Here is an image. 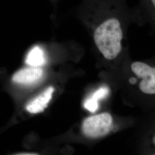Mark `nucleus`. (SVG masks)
<instances>
[{
    "mask_svg": "<svg viewBox=\"0 0 155 155\" xmlns=\"http://www.w3.org/2000/svg\"><path fill=\"white\" fill-rule=\"evenodd\" d=\"M17 155H38L37 153H18Z\"/></svg>",
    "mask_w": 155,
    "mask_h": 155,
    "instance_id": "obj_10",
    "label": "nucleus"
},
{
    "mask_svg": "<svg viewBox=\"0 0 155 155\" xmlns=\"http://www.w3.org/2000/svg\"><path fill=\"white\" fill-rule=\"evenodd\" d=\"M45 62V52L39 46H35L30 50L25 59L26 64L31 67L42 66Z\"/></svg>",
    "mask_w": 155,
    "mask_h": 155,
    "instance_id": "obj_9",
    "label": "nucleus"
},
{
    "mask_svg": "<svg viewBox=\"0 0 155 155\" xmlns=\"http://www.w3.org/2000/svg\"><path fill=\"white\" fill-rule=\"evenodd\" d=\"M110 92V88L107 86L100 87L85 100L84 102V108L91 113L95 112L99 108L98 101L106 98Z\"/></svg>",
    "mask_w": 155,
    "mask_h": 155,
    "instance_id": "obj_8",
    "label": "nucleus"
},
{
    "mask_svg": "<svg viewBox=\"0 0 155 155\" xmlns=\"http://www.w3.org/2000/svg\"><path fill=\"white\" fill-rule=\"evenodd\" d=\"M136 148L142 155H155V109L147 112L141 120H137Z\"/></svg>",
    "mask_w": 155,
    "mask_h": 155,
    "instance_id": "obj_4",
    "label": "nucleus"
},
{
    "mask_svg": "<svg viewBox=\"0 0 155 155\" xmlns=\"http://www.w3.org/2000/svg\"><path fill=\"white\" fill-rule=\"evenodd\" d=\"M114 71L117 87L127 105L149 112L155 109V56L134 60L127 56Z\"/></svg>",
    "mask_w": 155,
    "mask_h": 155,
    "instance_id": "obj_2",
    "label": "nucleus"
},
{
    "mask_svg": "<svg viewBox=\"0 0 155 155\" xmlns=\"http://www.w3.org/2000/svg\"><path fill=\"white\" fill-rule=\"evenodd\" d=\"M44 72L37 67L25 68L17 71L12 77V81L21 84H31L36 83L42 78Z\"/></svg>",
    "mask_w": 155,
    "mask_h": 155,
    "instance_id": "obj_5",
    "label": "nucleus"
},
{
    "mask_svg": "<svg viewBox=\"0 0 155 155\" xmlns=\"http://www.w3.org/2000/svg\"><path fill=\"white\" fill-rule=\"evenodd\" d=\"M136 5L141 17L143 25H148L155 35V0H137Z\"/></svg>",
    "mask_w": 155,
    "mask_h": 155,
    "instance_id": "obj_6",
    "label": "nucleus"
},
{
    "mask_svg": "<svg viewBox=\"0 0 155 155\" xmlns=\"http://www.w3.org/2000/svg\"><path fill=\"white\" fill-rule=\"evenodd\" d=\"M87 5L94 45L105 61L112 63L114 71L130 56V26H143L139 10L129 5L127 0H89Z\"/></svg>",
    "mask_w": 155,
    "mask_h": 155,
    "instance_id": "obj_1",
    "label": "nucleus"
},
{
    "mask_svg": "<svg viewBox=\"0 0 155 155\" xmlns=\"http://www.w3.org/2000/svg\"><path fill=\"white\" fill-rule=\"evenodd\" d=\"M54 91L53 87H49L41 94L28 102L26 109L31 113L37 114L45 110L47 107Z\"/></svg>",
    "mask_w": 155,
    "mask_h": 155,
    "instance_id": "obj_7",
    "label": "nucleus"
},
{
    "mask_svg": "<svg viewBox=\"0 0 155 155\" xmlns=\"http://www.w3.org/2000/svg\"><path fill=\"white\" fill-rule=\"evenodd\" d=\"M137 120L132 116H118L104 112L86 118L82 124L81 131L87 139H102L112 133L134 127Z\"/></svg>",
    "mask_w": 155,
    "mask_h": 155,
    "instance_id": "obj_3",
    "label": "nucleus"
}]
</instances>
